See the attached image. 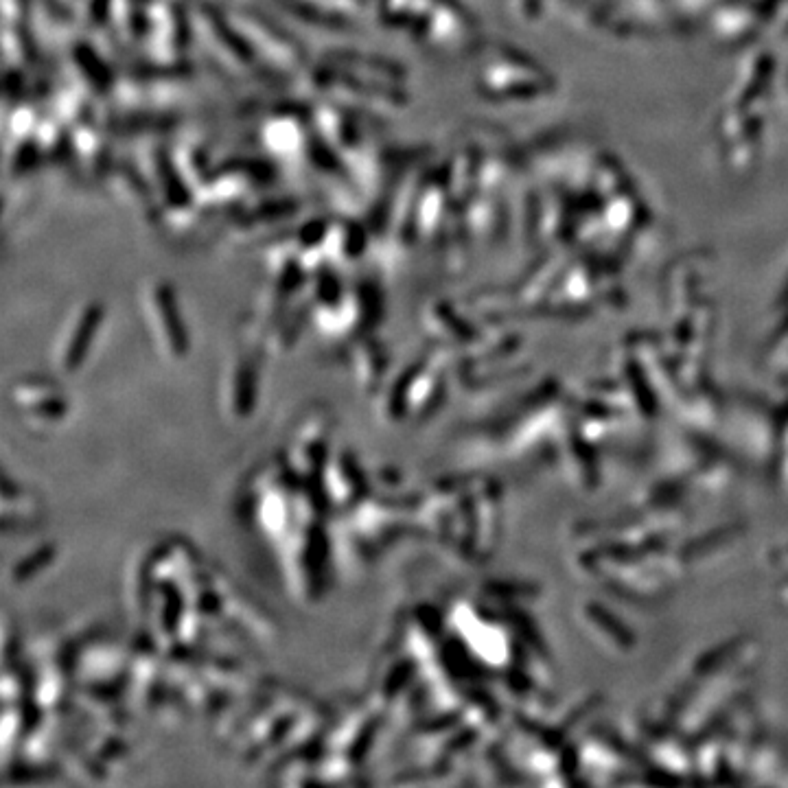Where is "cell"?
I'll return each instance as SVG.
<instances>
[{
    "label": "cell",
    "instance_id": "6da1fadb",
    "mask_svg": "<svg viewBox=\"0 0 788 788\" xmlns=\"http://www.w3.org/2000/svg\"><path fill=\"white\" fill-rule=\"evenodd\" d=\"M145 314L160 353L169 362H182L189 355V333L184 327L178 300L169 285L156 283L147 289Z\"/></svg>",
    "mask_w": 788,
    "mask_h": 788
},
{
    "label": "cell",
    "instance_id": "7a4b0ae2",
    "mask_svg": "<svg viewBox=\"0 0 788 788\" xmlns=\"http://www.w3.org/2000/svg\"><path fill=\"white\" fill-rule=\"evenodd\" d=\"M11 405L33 430H51L71 412V403H68L64 390L42 377L16 381L11 388Z\"/></svg>",
    "mask_w": 788,
    "mask_h": 788
},
{
    "label": "cell",
    "instance_id": "3957f363",
    "mask_svg": "<svg viewBox=\"0 0 788 788\" xmlns=\"http://www.w3.org/2000/svg\"><path fill=\"white\" fill-rule=\"evenodd\" d=\"M103 322V309L97 303L81 305L68 320L55 349V366L64 375H75L84 366L86 357L97 340Z\"/></svg>",
    "mask_w": 788,
    "mask_h": 788
},
{
    "label": "cell",
    "instance_id": "277c9868",
    "mask_svg": "<svg viewBox=\"0 0 788 788\" xmlns=\"http://www.w3.org/2000/svg\"><path fill=\"white\" fill-rule=\"evenodd\" d=\"M222 399L233 421H248L259 403V368L250 355L230 359L224 375Z\"/></svg>",
    "mask_w": 788,
    "mask_h": 788
},
{
    "label": "cell",
    "instance_id": "5b68a950",
    "mask_svg": "<svg viewBox=\"0 0 788 788\" xmlns=\"http://www.w3.org/2000/svg\"><path fill=\"white\" fill-rule=\"evenodd\" d=\"M42 504L36 495L22 484L11 480V475L5 473L3 484V528L5 530H25L33 528L40 521Z\"/></svg>",
    "mask_w": 788,
    "mask_h": 788
},
{
    "label": "cell",
    "instance_id": "8992f818",
    "mask_svg": "<svg viewBox=\"0 0 788 788\" xmlns=\"http://www.w3.org/2000/svg\"><path fill=\"white\" fill-rule=\"evenodd\" d=\"M390 359L377 340H357L353 346V370L357 384L366 392H379L386 384Z\"/></svg>",
    "mask_w": 788,
    "mask_h": 788
},
{
    "label": "cell",
    "instance_id": "52a82bcc",
    "mask_svg": "<svg viewBox=\"0 0 788 788\" xmlns=\"http://www.w3.org/2000/svg\"><path fill=\"white\" fill-rule=\"evenodd\" d=\"M53 561H55V546H40L27 554H22L9 570L11 583L22 585L27 581H33V578H36L40 572H44Z\"/></svg>",
    "mask_w": 788,
    "mask_h": 788
}]
</instances>
